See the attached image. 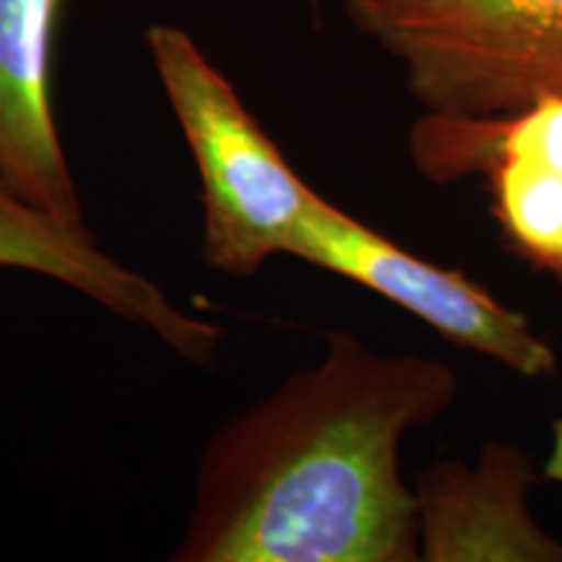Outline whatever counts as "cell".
Listing matches in <instances>:
<instances>
[{
	"label": "cell",
	"mask_w": 562,
	"mask_h": 562,
	"mask_svg": "<svg viewBox=\"0 0 562 562\" xmlns=\"http://www.w3.org/2000/svg\"><path fill=\"white\" fill-rule=\"evenodd\" d=\"M459 372L349 331L203 446L175 562H422L406 435L446 417Z\"/></svg>",
	"instance_id": "cell-1"
},
{
	"label": "cell",
	"mask_w": 562,
	"mask_h": 562,
	"mask_svg": "<svg viewBox=\"0 0 562 562\" xmlns=\"http://www.w3.org/2000/svg\"><path fill=\"white\" fill-rule=\"evenodd\" d=\"M144 40L199 170L203 263L252 279L271 258L290 256L321 193L294 172L191 32L154 24Z\"/></svg>",
	"instance_id": "cell-2"
},
{
	"label": "cell",
	"mask_w": 562,
	"mask_h": 562,
	"mask_svg": "<svg viewBox=\"0 0 562 562\" xmlns=\"http://www.w3.org/2000/svg\"><path fill=\"white\" fill-rule=\"evenodd\" d=\"M425 112L505 117L562 94V0H339Z\"/></svg>",
	"instance_id": "cell-3"
},
{
	"label": "cell",
	"mask_w": 562,
	"mask_h": 562,
	"mask_svg": "<svg viewBox=\"0 0 562 562\" xmlns=\"http://www.w3.org/2000/svg\"><path fill=\"white\" fill-rule=\"evenodd\" d=\"M290 256L375 292L453 347L487 357L516 375L529 381L558 375V355L533 331L529 315L461 271L404 250L323 195L302 222Z\"/></svg>",
	"instance_id": "cell-4"
},
{
	"label": "cell",
	"mask_w": 562,
	"mask_h": 562,
	"mask_svg": "<svg viewBox=\"0 0 562 562\" xmlns=\"http://www.w3.org/2000/svg\"><path fill=\"white\" fill-rule=\"evenodd\" d=\"M409 151L432 182L482 175L503 240L562 281V94L505 117L425 112L409 133Z\"/></svg>",
	"instance_id": "cell-5"
},
{
	"label": "cell",
	"mask_w": 562,
	"mask_h": 562,
	"mask_svg": "<svg viewBox=\"0 0 562 562\" xmlns=\"http://www.w3.org/2000/svg\"><path fill=\"white\" fill-rule=\"evenodd\" d=\"M0 269L37 273L83 294L131 326L149 331L193 368H211L224 331L175 305L157 281L117 261L83 222H63L26 201L0 175Z\"/></svg>",
	"instance_id": "cell-6"
},
{
	"label": "cell",
	"mask_w": 562,
	"mask_h": 562,
	"mask_svg": "<svg viewBox=\"0 0 562 562\" xmlns=\"http://www.w3.org/2000/svg\"><path fill=\"white\" fill-rule=\"evenodd\" d=\"M539 474L531 453L505 440L474 461L427 467L414 482L422 562H562V539L531 510Z\"/></svg>",
	"instance_id": "cell-7"
},
{
	"label": "cell",
	"mask_w": 562,
	"mask_h": 562,
	"mask_svg": "<svg viewBox=\"0 0 562 562\" xmlns=\"http://www.w3.org/2000/svg\"><path fill=\"white\" fill-rule=\"evenodd\" d=\"M63 0H0V175L63 222L83 206L53 104Z\"/></svg>",
	"instance_id": "cell-8"
},
{
	"label": "cell",
	"mask_w": 562,
	"mask_h": 562,
	"mask_svg": "<svg viewBox=\"0 0 562 562\" xmlns=\"http://www.w3.org/2000/svg\"><path fill=\"white\" fill-rule=\"evenodd\" d=\"M542 476L547 482L560 484L562 487V417L552 427V446L542 467Z\"/></svg>",
	"instance_id": "cell-9"
}]
</instances>
